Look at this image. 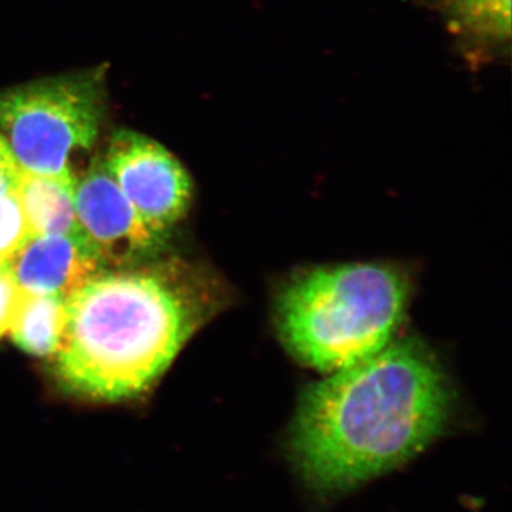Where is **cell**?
Masks as SVG:
<instances>
[{"mask_svg":"<svg viewBox=\"0 0 512 512\" xmlns=\"http://www.w3.org/2000/svg\"><path fill=\"white\" fill-rule=\"evenodd\" d=\"M453 410V387L437 356L420 339L396 338L303 390L289 453L315 490H349L421 453Z\"/></svg>","mask_w":512,"mask_h":512,"instance_id":"6da1fadb","label":"cell"},{"mask_svg":"<svg viewBox=\"0 0 512 512\" xmlns=\"http://www.w3.org/2000/svg\"><path fill=\"white\" fill-rule=\"evenodd\" d=\"M217 302L207 284L101 272L67 298L56 376L93 400L136 397L163 376Z\"/></svg>","mask_w":512,"mask_h":512,"instance_id":"7a4b0ae2","label":"cell"},{"mask_svg":"<svg viewBox=\"0 0 512 512\" xmlns=\"http://www.w3.org/2000/svg\"><path fill=\"white\" fill-rule=\"evenodd\" d=\"M412 289L409 272L396 264L302 269L276 292V333L299 363L330 375L396 339Z\"/></svg>","mask_w":512,"mask_h":512,"instance_id":"3957f363","label":"cell"},{"mask_svg":"<svg viewBox=\"0 0 512 512\" xmlns=\"http://www.w3.org/2000/svg\"><path fill=\"white\" fill-rule=\"evenodd\" d=\"M103 83L101 73L87 72L0 92V128L23 173L74 175L72 154L99 136Z\"/></svg>","mask_w":512,"mask_h":512,"instance_id":"277c9868","label":"cell"},{"mask_svg":"<svg viewBox=\"0 0 512 512\" xmlns=\"http://www.w3.org/2000/svg\"><path fill=\"white\" fill-rule=\"evenodd\" d=\"M104 164L141 220L161 237L190 208V174L157 141L119 131L111 138Z\"/></svg>","mask_w":512,"mask_h":512,"instance_id":"5b68a950","label":"cell"},{"mask_svg":"<svg viewBox=\"0 0 512 512\" xmlns=\"http://www.w3.org/2000/svg\"><path fill=\"white\" fill-rule=\"evenodd\" d=\"M74 204L80 237L104 269L136 264L160 248L163 237L141 220L104 160L96 158L76 180Z\"/></svg>","mask_w":512,"mask_h":512,"instance_id":"8992f818","label":"cell"},{"mask_svg":"<svg viewBox=\"0 0 512 512\" xmlns=\"http://www.w3.org/2000/svg\"><path fill=\"white\" fill-rule=\"evenodd\" d=\"M8 265L20 291L70 298L106 271L82 239L29 235Z\"/></svg>","mask_w":512,"mask_h":512,"instance_id":"52a82bcc","label":"cell"},{"mask_svg":"<svg viewBox=\"0 0 512 512\" xmlns=\"http://www.w3.org/2000/svg\"><path fill=\"white\" fill-rule=\"evenodd\" d=\"M474 66L510 52L511 0H429Z\"/></svg>","mask_w":512,"mask_h":512,"instance_id":"ba28073f","label":"cell"},{"mask_svg":"<svg viewBox=\"0 0 512 512\" xmlns=\"http://www.w3.org/2000/svg\"><path fill=\"white\" fill-rule=\"evenodd\" d=\"M74 185V175L22 173L15 194L30 235H69L82 239L77 225Z\"/></svg>","mask_w":512,"mask_h":512,"instance_id":"9c48e42d","label":"cell"},{"mask_svg":"<svg viewBox=\"0 0 512 512\" xmlns=\"http://www.w3.org/2000/svg\"><path fill=\"white\" fill-rule=\"evenodd\" d=\"M66 325V299L22 292L9 332L16 345L35 356L55 355Z\"/></svg>","mask_w":512,"mask_h":512,"instance_id":"30bf717a","label":"cell"},{"mask_svg":"<svg viewBox=\"0 0 512 512\" xmlns=\"http://www.w3.org/2000/svg\"><path fill=\"white\" fill-rule=\"evenodd\" d=\"M29 235L15 192L0 194V262L9 261Z\"/></svg>","mask_w":512,"mask_h":512,"instance_id":"8fae6325","label":"cell"},{"mask_svg":"<svg viewBox=\"0 0 512 512\" xmlns=\"http://www.w3.org/2000/svg\"><path fill=\"white\" fill-rule=\"evenodd\" d=\"M20 296L22 291L10 272L8 261L0 262V338L9 332Z\"/></svg>","mask_w":512,"mask_h":512,"instance_id":"7c38bea8","label":"cell"},{"mask_svg":"<svg viewBox=\"0 0 512 512\" xmlns=\"http://www.w3.org/2000/svg\"><path fill=\"white\" fill-rule=\"evenodd\" d=\"M22 173V168L13 156L8 141L0 134V194L15 192Z\"/></svg>","mask_w":512,"mask_h":512,"instance_id":"4fadbf2b","label":"cell"}]
</instances>
